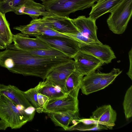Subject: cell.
<instances>
[{
	"mask_svg": "<svg viewBox=\"0 0 132 132\" xmlns=\"http://www.w3.org/2000/svg\"><path fill=\"white\" fill-rule=\"evenodd\" d=\"M72 59L34 55L13 46L7 54L6 65L13 73L38 77L44 80L53 69Z\"/></svg>",
	"mask_w": 132,
	"mask_h": 132,
	"instance_id": "obj_1",
	"label": "cell"
},
{
	"mask_svg": "<svg viewBox=\"0 0 132 132\" xmlns=\"http://www.w3.org/2000/svg\"><path fill=\"white\" fill-rule=\"evenodd\" d=\"M110 13L107 20L109 29L115 34H122L131 16L132 0H123Z\"/></svg>",
	"mask_w": 132,
	"mask_h": 132,
	"instance_id": "obj_2",
	"label": "cell"
},
{
	"mask_svg": "<svg viewBox=\"0 0 132 132\" xmlns=\"http://www.w3.org/2000/svg\"><path fill=\"white\" fill-rule=\"evenodd\" d=\"M98 0H51L42 3L46 10L56 15L69 17L70 14L89 8Z\"/></svg>",
	"mask_w": 132,
	"mask_h": 132,
	"instance_id": "obj_3",
	"label": "cell"
},
{
	"mask_svg": "<svg viewBox=\"0 0 132 132\" xmlns=\"http://www.w3.org/2000/svg\"><path fill=\"white\" fill-rule=\"evenodd\" d=\"M16 105L5 95L0 93V118L12 129L20 128L28 122L24 111L19 110Z\"/></svg>",
	"mask_w": 132,
	"mask_h": 132,
	"instance_id": "obj_4",
	"label": "cell"
},
{
	"mask_svg": "<svg viewBox=\"0 0 132 132\" xmlns=\"http://www.w3.org/2000/svg\"><path fill=\"white\" fill-rule=\"evenodd\" d=\"M37 37L49 44L53 48L72 59L80 50L79 42L70 37L50 36L40 35Z\"/></svg>",
	"mask_w": 132,
	"mask_h": 132,
	"instance_id": "obj_5",
	"label": "cell"
},
{
	"mask_svg": "<svg viewBox=\"0 0 132 132\" xmlns=\"http://www.w3.org/2000/svg\"><path fill=\"white\" fill-rule=\"evenodd\" d=\"M43 112L48 113H66L78 114V100L67 94L62 98L49 100L44 108Z\"/></svg>",
	"mask_w": 132,
	"mask_h": 132,
	"instance_id": "obj_6",
	"label": "cell"
},
{
	"mask_svg": "<svg viewBox=\"0 0 132 132\" xmlns=\"http://www.w3.org/2000/svg\"><path fill=\"white\" fill-rule=\"evenodd\" d=\"M42 18L44 24L60 33L76 34L79 32L69 17L50 12Z\"/></svg>",
	"mask_w": 132,
	"mask_h": 132,
	"instance_id": "obj_7",
	"label": "cell"
},
{
	"mask_svg": "<svg viewBox=\"0 0 132 132\" xmlns=\"http://www.w3.org/2000/svg\"><path fill=\"white\" fill-rule=\"evenodd\" d=\"M73 58L75 70L84 76L95 71L104 64L94 56L80 50Z\"/></svg>",
	"mask_w": 132,
	"mask_h": 132,
	"instance_id": "obj_8",
	"label": "cell"
},
{
	"mask_svg": "<svg viewBox=\"0 0 132 132\" xmlns=\"http://www.w3.org/2000/svg\"><path fill=\"white\" fill-rule=\"evenodd\" d=\"M79 47L80 51L94 56L104 63L108 64L116 58L111 47L107 45L80 43Z\"/></svg>",
	"mask_w": 132,
	"mask_h": 132,
	"instance_id": "obj_9",
	"label": "cell"
},
{
	"mask_svg": "<svg viewBox=\"0 0 132 132\" xmlns=\"http://www.w3.org/2000/svg\"><path fill=\"white\" fill-rule=\"evenodd\" d=\"M75 70L74 61L72 59L53 69L48 74L46 79L60 87L65 92L66 80Z\"/></svg>",
	"mask_w": 132,
	"mask_h": 132,
	"instance_id": "obj_10",
	"label": "cell"
},
{
	"mask_svg": "<svg viewBox=\"0 0 132 132\" xmlns=\"http://www.w3.org/2000/svg\"><path fill=\"white\" fill-rule=\"evenodd\" d=\"M12 41L16 47L24 51L48 50L53 48L49 44L37 37L30 38L29 35L22 33L13 35Z\"/></svg>",
	"mask_w": 132,
	"mask_h": 132,
	"instance_id": "obj_11",
	"label": "cell"
},
{
	"mask_svg": "<svg viewBox=\"0 0 132 132\" xmlns=\"http://www.w3.org/2000/svg\"><path fill=\"white\" fill-rule=\"evenodd\" d=\"M71 21L79 32L97 43L102 44L97 36L96 20L82 15L71 19Z\"/></svg>",
	"mask_w": 132,
	"mask_h": 132,
	"instance_id": "obj_12",
	"label": "cell"
},
{
	"mask_svg": "<svg viewBox=\"0 0 132 132\" xmlns=\"http://www.w3.org/2000/svg\"><path fill=\"white\" fill-rule=\"evenodd\" d=\"M117 113L110 105H104L94 111L90 118L99 122L108 129H112L115 125Z\"/></svg>",
	"mask_w": 132,
	"mask_h": 132,
	"instance_id": "obj_13",
	"label": "cell"
},
{
	"mask_svg": "<svg viewBox=\"0 0 132 132\" xmlns=\"http://www.w3.org/2000/svg\"><path fill=\"white\" fill-rule=\"evenodd\" d=\"M17 14H26L32 19L41 16H47L50 12L47 11L43 4L35 2L34 0H27L21 5L14 8L13 11Z\"/></svg>",
	"mask_w": 132,
	"mask_h": 132,
	"instance_id": "obj_14",
	"label": "cell"
},
{
	"mask_svg": "<svg viewBox=\"0 0 132 132\" xmlns=\"http://www.w3.org/2000/svg\"><path fill=\"white\" fill-rule=\"evenodd\" d=\"M0 93L5 95L16 104H22L26 108L32 105L25 96L23 91L15 86L0 84Z\"/></svg>",
	"mask_w": 132,
	"mask_h": 132,
	"instance_id": "obj_15",
	"label": "cell"
},
{
	"mask_svg": "<svg viewBox=\"0 0 132 132\" xmlns=\"http://www.w3.org/2000/svg\"><path fill=\"white\" fill-rule=\"evenodd\" d=\"M36 87L38 93L46 96L49 100L62 98L67 95L60 87L46 79L40 82Z\"/></svg>",
	"mask_w": 132,
	"mask_h": 132,
	"instance_id": "obj_16",
	"label": "cell"
},
{
	"mask_svg": "<svg viewBox=\"0 0 132 132\" xmlns=\"http://www.w3.org/2000/svg\"><path fill=\"white\" fill-rule=\"evenodd\" d=\"M123 0H98L92 6L89 17L96 20L104 14L110 12Z\"/></svg>",
	"mask_w": 132,
	"mask_h": 132,
	"instance_id": "obj_17",
	"label": "cell"
},
{
	"mask_svg": "<svg viewBox=\"0 0 132 132\" xmlns=\"http://www.w3.org/2000/svg\"><path fill=\"white\" fill-rule=\"evenodd\" d=\"M84 76L75 70L67 78L65 85V92L67 94L78 99L80 84Z\"/></svg>",
	"mask_w": 132,
	"mask_h": 132,
	"instance_id": "obj_18",
	"label": "cell"
},
{
	"mask_svg": "<svg viewBox=\"0 0 132 132\" xmlns=\"http://www.w3.org/2000/svg\"><path fill=\"white\" fill-rule=\"evenodd\" d=\"M50 118L55 125L68 130L71 121L79 119L78 114H73L66 113H48Z\"/></svg>",
	"mask_w": 132,
	"mask_h": 132,
	"instance_id": "obj_19",
	"label": "cell"
},
{
	"mask_svg": "<svg viewBox=\"0 0 132 132\" xmlns=\"http://www.w3.org/2000/svg\"><path fill=\"white\" fill-rule=\"evenodd\" d=\"M122 72L119 69L113 68L97 84L86 90L82 93L87 95L104 89L111 84Z\"/></svg>",
	"mask_w": 132,
	"mask_h": 132,
	"instance_id": "obj_20",
	"label": "cell"
},
{
	"mask_svg": "<svg viewBox=\"0 0 132 132\" xmlns=\"http://www.w3.org/2000/svg\"><path fill=\"white\" fill-rule=\"evenodd\" d=\"M43 23L42 18L32 19L29 24L14 27L15 29L20 31L22 34L36 37L42 34L39 28Z\"/></svg>",
	"mask_w": 132,
	"mask_h": 132,
	"instance_id": "obj_21",
	"label": "cell"
},
{
	"mask_svg": "<svg viewBox=\"0 0 132 132\" xmlns=\"http://www.w3.org/2000/svg\"><path fill=\"white\" fill-rule=\"evenodd\" d=\"M107 73L95 71L83 77L81 81L80 87L82 93L97 84Z\"/></svg>",
	"mask_w": 132,
	"mask_h": 132,
	"instance_id": "obj_22",
	"label": "cell"
},
{
	"mask_svg": "<svg viewBox=\"0 0 132 132\" xmlns=\"http://www.w3.org/2000/svg\"><path fill=\"white\" fill-rule=\"evenodd\" d=\"M0 35L7 45L11 44L13 42V35L11 31L9 23L5 18V14L0 11Z\"/></svg>",
	"mask_w": 132,
	"mask_h": 132,
	"instance_id": "obj_23",
	"label": "cell"
},
{
	"mask_svg": "<svg viewBox=\"0 0 132 132\" xmlns=\"http://www.w3.org/2000/svg\"><path fill=\"white\" fill-rule=\"evenodd\" d=\"M24 51L31 54L36 56L51 57L70 58L62 52L53 48L48 50H39Z\"/></svg>",
	"mask_w": 132,
	"mask_h": 132,
	"instance_id": "obj_24",
	"label": "cell"
},
{
	"mask_svg": "<svg viewBox=\"0 0 132 132\" xmlns=\"http://www.w3.org/2000/svg\"><path fill=\"white\" fill-rule=\"evenodd\" d=\"M123 106L125 118L128 120L132 116V86L127 90L123 103Z\"/></svg>",
	"mask_w": 132,
	"mask_h": 132,
	"instance_id": "obj_25",
	"label": "cell"
},
{
	"mask_svg": "<svg viewBox=\"0 0 132 132\" xmlns=\"http://www.w3.org/2000/svg\"><path fill=\"white\" fill-rule=\"evenodd\" d=\"M23 93L26 98L36 109L37 112L39 113L43 112V109L40 107L38 104L37 98L38 92L36 86L23 91Z\"/></svg>",
	"mask_w": 132,
	"mask_h": 132,
	"instance_id": "obj_26",
	"label": "cell"
},
{
	"mask_svg": "<svg viewBox=\"0 0 132 132\" xmlns=\"http://www.w3.org/2000/svg\"><path fill=\"white\" fill-rule=\"evenodd\" d=\"M27 0H7L0 2V11L5 14L10 11H13L15 7L20 5Z\"/></svg>",
	"mask_w": 132,
	"mask_h": 132,
	"instance_id": "obj_27",
	"label": "cell"
},
{
	"mask_svg": "<svg viewBox=\"0 0 132 132\" xmlns=\"http://www.w3.org/2000/svg\"><path fill=\"white\" fill-rule=\"evenodd\" d=\"M105 126L99 124L86 125L79 123L69 127L68 130H77L80 131L96 130L107 129Z\"/></svg>",
	"mask_w": 132,
	"mask_h": 132,
	"instance_id": "obj_28",
	"label": "cell"
},
{
	"mask_svg": "<svg viewBox=\"0 0 132 132\" xmlns=\"http://www.w3.org/2000/svg\"><path fill=\"white\" fill-rule=\"evenodd\" d=\"M63 34L72 38L79 42L81 43L85 44L96 43L82 34L79 32L76 34L67 33Z\"/></svg>",
	"mask_w": 132,
	"mask_h": 132,
	"instance_id": "obj_29",
	"label": "cell"
},
{
	"mask_svg": "<svg viewBox=\"0 0 132 132\" xmlns=\"http://www.w3.org/2000/svg\"><path fill=\"white\" fill-rule=\"evenodd\" d=\"M24 111L28 121H31L34 118L36 111V109L31 105L26 108Z\"/></svg>",
	"mask_w": 132,
	"mask_h": 132,
	"instance_id": "obj_30",
	"label": "cell"
},
{
	"mask_svg": "<svg viewBox=\"0 0 132 132\" xmlns=\"http://www.w3.org/2000/svg\"><path fill=\"white\" fill-rule=\"evenodd\" d=\"M37 98L39 105L44 109L46 103L49 100V98L45 95L38 93Z\"/></svg>",
	"mask_w": 132,
	"mask_h": 132,
	"instance_id": "obj_31",
	"label": "cell"
},
{
	"mask_svg": "<svg viewBox=\"0 0 132 132\" xmlns=\"http://www.w3.org/2000/svg\"><path fill=\"white\" fill-rule=\"evenodd\" d=\"M129 58V70L126 73L127 75L132 80V48H131L128 53Z\"/></svg>",
	"mask_w": 132,
	"mask_h": 132,
	"instance_id": "obj_32",
	"label": "cell"
},
{
	"mask_svg": "<svg viewBox=\"0 0 132 132\" xmlns=\"http://www.w3.org/2000/svg\"><path fill=\"white\" fill-rule=\"evenodd\" d=\"M7 45L3 41L2 38L0 35V48L1 50L5 49Z\"/></svg>",
	"mask_w": 132,
	"mask_h": 132,
	"instance_id": "obj_33",
	"label": "cell"
},
{
	"mask_svg": "<svg viewBox=\"0 0 132 132\" xmlns=\"http://www.w3.org/2000/svg\"><path fill=\"white\" fill-rule=\"evenodd\" d=\"M41 1L42 2V3H44L45 2L50 1H51V0H39Z\"/></svg>",
	"mask_w": 132,
	"mask_h": 132,
	"instance_id": "obj_34",
	"label": "cell"
},
{
	"mask_svg": "<svg viewBox=\"0 0 132 132\" xmlns=\"http://www.w3.org/2000/svg\"><path fill=\"white\" fill-rule=\"evenodd\" d=\"M7 0H0V2H4L5 1Z\"/></svg>",
	"mask_w": 132,
	"mask_h": 132,
	"instance_id": "obj_35",
	"label": "cell"
},
{
	"mask_svg": "<svg viewBox=\"0 0 132 132\" xmlns=\"http://www.w3.org/2000/svg\"><path fill=\"white\" fill-rule=\"evenodd\" d=\"M0 50H1V49H0Z\"/></svg>",
	"mask_w": 132,
	"mask_h": 132,
	"instance_id": "obj_36",
	"label": "cell"
}]
</instances>
